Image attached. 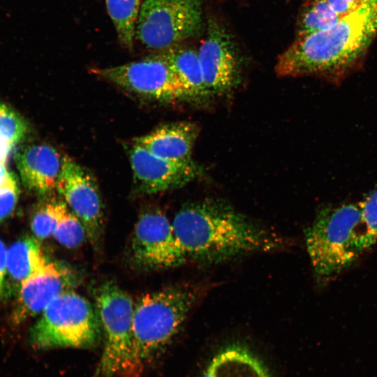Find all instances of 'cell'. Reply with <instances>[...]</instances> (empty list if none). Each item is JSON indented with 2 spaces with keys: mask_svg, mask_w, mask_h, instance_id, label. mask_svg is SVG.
<instances>
[{
  "mask_svg": "<svg viewBox=\"0 0 377 377\" xmlns=\"http://www.w3.org/2000/svg\"><path fill=\"white\" fill-rule=\"evenodd\" d=\"M202 23L201 0H142L135 39L162 51L198 34Z\"/></svg>",
  "mask_w": 377,
  "mask_h": 377,
  "instance_id": "obj_7",
  "label": "cell"
},
{
  "mask_svg": "<svg viewBox=\"0 0 377 377\" xmlns=\"http://www.w3.org/2000/svg\"><path fill=\"white\" fill-rule=\"evenodd\" d=\"M198 297V288L180 286L147 293L135 303L133 348L140 374L177 333Z\"/></svg>",
  "mask_w": 377,
  "mask_h": 377,
  "instance_id": "obj_4",
  "label": "cell"
},
{
  "mask_svg": "<svg viewBox=\"0 0 377 377\" xmlns=\"http://www.w3.org/2000/svg\"><path fill=\"white\" fill-rule=\"evenodd\" d=\"M61 158L54 148L47 145L27 147L17 158L18 170L24 185L42 195L56 189Z\"/></svg>",
  "mask_w": 377,
  "mask_h": 377,
  "instance_id": "obj_14",
  "label": "cell"
},
{
  "mask_svg": "<svg viewBox=\"0 0 377 377\" xmlns=\"http://www.w3.org/2000/svg\"><path fill=\"white\" fill-rule=\"evenodd\" d=\"M7 253L3 243L0 240V298H3L6 291Z\"/></svg>",
  "mask_w": 377,
  "mask_h": 377,
  "instance_id": "obj_27",
  "label": "cell"
},
{
  "mask_svg": "<svg viewBox=\"0 0 377 377\" xmlns=\"http://www.w3.org/2000/svg\"><path fill=\"white\" fill-rule=\"evenodd\" d=\"M56 189L71 211L84 225L87 238L96 243L102 225V204L96 180L70 156L61 158Z\"/></svg>",
  "mask_w": 377,
  "mask_h": 377,
  "instance_id": "obj_10",
  "label": "cell"
},
{
  "mask_svg": "<svg viewBox=\"0 0 377 377\" xmlns=\"http://www.w3.org/2000/svg\"><path fill=\"white\" fill-rule=\"evenodd\" d=\"M131 254L138 265L147 269L175 267L187 258L172 223L158 210L146 212L139 217L132 238Z\"/></svg>",
  "mask_w": 377,
  "mask_h": 377,
  "instance_id": "obj_9",
  "label": "cell"
},
{
  "mask_svg": "<svg viewBox=\"0 0 377 377\" xmlns=\"http://www.w3.org/2000/svg\"><path fill=\"white\" fill-rule=\"evenodd\" d=\"M27 129V123L17 112L0 103V142L13 147L24 139Z\"/></svg>",
  "mask_w": 377,
  "mask_h": 377,
  "instance_id": "obj_23",
  "label": "cell"
},
{
  "mask_svg": "<svg viewBox=\"0 0 377 377\" xmlns=\"http://www.w3.org/2000/svg\"><path fill=\"white\" fill-rule=\"evenodd\" d=\"M10 174V173L6 168V164H0V184L6 181Z\"/></svg>",
  "mask_w": 377,
  "mask_h": 377,
  "instance_id": "obj_29",
  "label": "cell"
},
{
  "mask_svg": "<svg viewBox=\"0 0 377 377\" xmlns=\"http://www.w3.org/2000/svg\"><path fill=\"white\" fill-rule=\"evenodd\" d=\"M165 60L182 83L187 100L199 101L209 96L206 89L198 52L174 45L156 54Z\"/></svg>",
  "mask_w": 377,
  "mask_h": 377,
  "instance_id": "obj_16",
  "label": "cell"
},
{
  "mask_svg": "<svg viewBox=\"0 0 377 377\" xmlns=\"http://www.w3.org/2000/svg\"><path fill=\"white\" fill-rule=\"evenodd\" d=\"M91 73L148 100L164 103L187 100L178 77L157 54L119 66L92 68Z\"/></svg>",
  "mask_w": 377,
  "mask_h": 377,
  "instance_id": "obj_8",
  "label": "cell"
},
{
  "mask_svg": "<svg viewBox=\"0 0 377 377\" xmlns=\"http://www.w3.org/2000/svg\"><path fill=\"white\" fill-rule=\"evenodd\" d=\"M359 203L362 219L367 227L369 244L372 248L377 244V188L371 191Z\"/></svg>",
  "mask_w": 377,
  "mask_h": 377,
  "instance_id": "obj_24",
  "label": "cell"
},
{
  "mask_svg": "<svg viewBox=\"0 0 377 377\" xmlns=\"http://www.w3.org/2000/svg\"><path fill=\"white\" fill-rule=\"evenodd\" d=\"M67 205L65 202L51 200L40 207L34 215L31 227L39 239L53 235L57 223Z\"/></svg>",
  "mask_w": 377,
  "mask_h": 377,
  "instance_id": "obj_22",
  "label": "cell"
},
{
  "mask_svg": "<svg viewBox=\"0 0 377 377\" xmlns=\"http://www.w3.org/2000/svg\"><path fill=\"white\" fill-rule=\"evenodd\" d=\"M101 325L97 312L83 296L69 290L55 298L31 329L37 349L90 348L100 341Z\"/></svg>",
  "mask_w": 377,
  "mask_h": 377,
  "instance_id": "obj_6",
  "label": "cell"
},
{
  "mask_svg": "<svg viewBox=\"0 0 377 377\" xmlns=\"http://www.w3.org/2000/svg\"><path fill=\"white\" fill-rule=\"evenodd\" d=\"M119 43L132 50L142 0H105Z\"/></svg>",
  "mask_w": 377,
  "mask_h": 377,
  "instance_id": "obj_19",
  "label": "cell"
},
{
  "mask_svg": "<svg viewBox=\"0 0 377 377\" xmlns=\"http://www.w3.org/2000/svg\"><path fill=\"white\" fill-rule=\"evenodd\" d=\"M19 195L17 181L10 173L6 181L0 184V221L13 211Z\"/></svg>",
  "mask_w": 377,
  "mask_h": 377,
  "instance_id": "obj_25",
  "label": "cell"
},
{
  "mask_svg": "<svg viewBox=\"0 0 377 377\" xmlns=\"http://www.w3.org/2000/svg\"><path fill=\"white\" fill-rule=\"evenodd\" d=\"M202 377H269L263 364L246 349L230 346L211 362Z\"/></svg>",
  "mask_w": 377,
  "mask_h": 377,
  "instance_id": "obj_17",
  "label": "cell"
},
{
  "mask_svg": "<svg viewBox=\"0 0 377 377\" xmlns=\"http://www.w3.org/2000/svg\"><path fill=\"white\" fill-rule=\"evenodd\" d=\"M52 237L64 246L72 249L83 243L87 234L80 220L69 209L64 210Z\"/></svg>",
  "mask_w": 377,
  "mask_h": 377,
  "instance_id": "obj_21",
  "label": "cell"
},
{
  "mask_svg": "<svg viewBox=\"0 0 377 377\" xmlns=\"http://www.w3.org/2000/svg\"><path fill=\"white\" fill-rule=\"evenodd\" d=\"M199 134L198 126L191 121H178L163 125L133 140L152 154L168 160L191 158L193 147Z\"/></svg>",
  "mask_w": 377,
  "mask_h": 377,
  "instance_id": "obj_15",
  "label": "cell"
},
{
  "mask_svg": "<svg viewBox=\"0 0 377 377\" xmlns=\"http://www.w3.org/2000/svg\"><path fill=\"white\" fill-rule=\"evenodd\" d=\"M365 0H326L331 8L343 17L357 9Z\"/></svg>",
  "mask_w": 377,
  "mask_h": 377,
  "instance_id": "obj_26",
  "label": "cell"
},
{
  "mask_svg": "<svg viewBox=\"0 0 377 377\" xmlns=\"http://www.w3.org/2000/svg\"><path fill=\"white\" fill-rule=\"evenodd\" d=\"M12 147L0 142V164H6Z\"/></svg>",
  "mask_w": 377,
  "mask_h": 377,
  "instance_id": "obj_28",
  "label": "cell"
},
{
  "mask_svg": "<svg viewBox=\"0 0 377 377\" xmlns=\"http://www.w3.org/2000/svg\"><path fill=\"white\" fill-rule=\"evenodd\" d=\"M172 224L187 258L205 263L270 252L284 245L279 235L220 200L188 203L176 214Z\"/></svg>",
  "mask_w": 377,
  "mask_h": 377,
  "instance_id": "obj_1",
  "label": "cell"
},
{
  "mask_svg": "<svg viewBox=\"0 0 377 377\" xmlns=\"http://www.w3.org/2000/svg\"><path fill=\"white\" fill-rule=\"evenodd\" d=\"M48 260L36 239L26 237L15 242L7 253V271L20 283L44 267Z\"/></svg>",
  "mask_w": 377,
  "mask_h": 377,
  "instance_id": "obj_18",
  "label": "cell"
},
{
  "mask_svg": "<svg viewBox=\"0 0 377 377\" xmlns=\"http://www.w3.org/2000/svg\"><path fill=\"white\" fill-rule=\"evenodd\" d=\"M304 234L311 266L320 283L350 267L371 249L359 202L321 209Z\"/></svg>",
  "mask_w": 377,
  "mask_h": 377,
  "instance_id": "obj_3",
  "label": "cell"
},
{
  "mask_svg": "<svg viewBox=\"0 0 377 377\" xmlns=\"http://www.w3.org/2000/svg\"><path fill=\"white\" fill-rule=\"evenodd\" d=\"M340 17L326 0H311L301 15L298 37L325 29Z\"/></svg>",
  "mask_w": 377,
  "mask_h": 377,
  "instance_id": "obj_20",
  "label": "cell"
},
{
  "mask_svg": "<svg viewBox=\"0 0 377 377\" xmlns=\"http://www.w3.org/2000/svg\"><path fill=\"white\" fill-rule=\"evenodd\" d=\"M134 302L114 283L103 284L96 294V312L104 335V347L96 377H139L134 355Z\"/></svg>",
  "mask_w": 377,
  "mask_h": 377,
  "instance_id": "obj_5",
  "label": "cell"
},
{
  "mask_svg": "<svg viewBox=\"0 0 377 377\" xmlns=\"http://www.w3.org/2000/svg\"><path fill=\"white\" fill-rule=\"evenodd\" d=\"M377 35V0H365L328 28L297 37L278 57L280 77L338 80L359 63Z\"/></svg>",
  "mask_w": 377,
  "mask_h": 377,
  "instance_id": "obj_2",
  "label": "cell"
},
{
  "mask_svg": "<svg viewBox=\"0 0 377 377\" xmlns=\"http://www.w3.org/2000/svg\"><path fill=\"white\" fill-rule=\"evenodd\" d=\"M129 158L137 188L153 194L182 187L193 180L200 169L191 158L168 160L133 143Z\"/></svg>",
  "mask_w": 377,
  "mask_h": 377,
  "instance_id": "obj_11",
  "label": "cell"
},
{
  "mask_svg": "<svg viewBox=\"0 0 377 377\" xmlns=\"http://www.w3.org/2000/svg\"><path fill=\"white\" fill-rule=\"evenodd\" d=\"M74 278L65 267L53 262L20 284V292L14 313L17 323L40 315L64 292L72 290Z\"/></svg>",
  "mask_w": 377,
  "mask_h": 377,
  "instance_id": "obj_13",
  "label": "cell"
},
{
  "mask_svg": "<svg viewBox=\"0 0 377 377\" xmlns=\"http://www.w3.org/2000/svg\"><path fill=\"white\" fill-rule=\"evenodd\" d=\"M198 54L209 95L231 91L239 80V62L230 36L216 22L209 24Z\"/></svg>",
  "mask_w": 377,
  "mask_h": 377,
  "instance_id": "obj_12",
  "label": "cell"
}]
</instances>
